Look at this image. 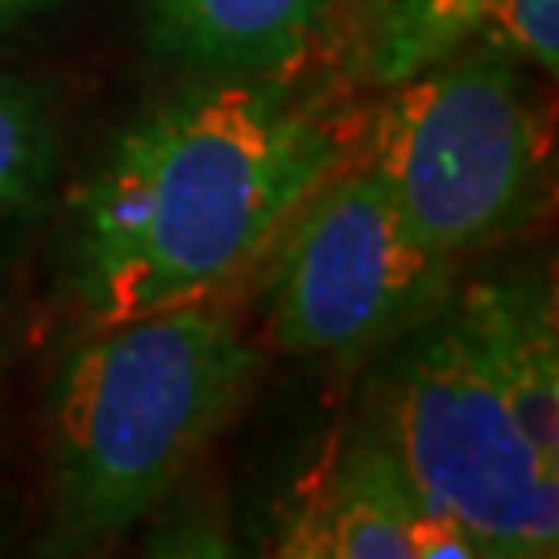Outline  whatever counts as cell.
Listing matches in <instances>:
<instances>
[{"instance_id": "obj_8", "label": "cell", "mask_w": 559, "mask_h": 559, "mask_svg": "<svg viewBox=\"0 0 559 559\" xmlns=\"http://www.w3.org/2000/svg\"><path fill=\"white\" fill-rule=\"evenodd\" d=\"M328 0H150L154 38L179 59L261 75L299 55Z\"/></svg>"}, {"instance_id": "obj_7", "label": "cell", "mask_w": 559, "mask_h": 559, "mask_svg": "<svg viewBox=\"0 0 559 559\" xmlns=\"http://www.w3.org/2000/svg\"><path fill=\"white\" fill-rule=\"evenodd\" d=\"M415 519L419 498L399 456L381 431H360L278 551L295 559H415Z\"/></svg>"}, {"instance_id": "obj_13", "label": "cell", "mask_w": 559, "mask_h": 559, "mask_svg": "<svg viewBox=\"0 0 559 559\" xmlns=\"http://www.w3.org/2000/svg\"><path fill=\"white\" fill-rule=\"evenodd\" d=\"M55 0H0V25H13V21H25L41 13V9H50Z\"/></svg>"}, {"instance_id": "obj_5", "label": "cell", "mask_w": 559, "mask_h": 559, "mask_svg": "<svg viewBox=\"0 0 559 559\" xmlns=\"http://www.w3.org/2000/svg\"><path fill=\"white\" fill-rule=\"evenodd\" d=\"M299 212L265 320L282 353L348 360L443 307L456 265L411 237L373 162L332 179Z\"/></svg>"}, {"instance_id": "obj_1", "label": "cell", "mask_w": 559, "mask_h": 559, "mask_svg": "<svg viewBox=\"0 0 559 559\" xmlns=\"http://www.w3.org/2000/svg\"><path fill=\"white\" fill-rule=\"evenodd\" d=\"M328 141L270 83L182 87L112 145L80 203L75 290L100 320L207 299L299 212Z\"/></svg>"}, {"instance_id": "obj_10", "label": "cell", "mask_w": 559, "mask_h": 559, "mask_svg": "<svg viewBox=\"0 0 559 559\" xmlns=\"http://www.w3.org/2000/svg\"><path fill=\"white\" fill-rule=\"evenodd\" d=\"M485 4L489 0H399L373 38V75L406 83L456 55L460 41L485 25Z\"/></svg>"}, {"instance_id": "obj_2", "label": "cell", "mask_w": 559, "mask_h": 559, "mask_svg": "<svg viewBox=\"0 0 559 559\" xmlns=\"http://www.w3.org/2000/svg\"><path fill=\"white\" fill-rule=\"evenodd\" d=\"M258 353L203 299L117 320L55 378V493L71 535H117L200 460Z\"/></svg>"}, {"instance_id": "obj_3", "label": "cell", "mask_w": 559, "mask_h": 559, "mask_svg": "<svg viewBox=\"0 0 559 559\" xmlns=\"http://www.w3.org/2000/svg\"><path fill=\"white\" fill-rule=\"evenodd\" d=\"M378 431L423 510L456 519L480 556H556L559 468L526 440L456 316L427 323L399 360Z\"/></svg>"}, {"instance_id": "obj_4", "label": "cell", "mask_w": 559, "mask_h": 559, "mask_svg": "<svg viewBox=\"0 0 559 559\" xmlns=\"http://www.w3.org/2000/svg\"><path fill=\"white\" fill-rule=\"evenodd\" d=\"M535 162L539 129L498 46L419 71L381 112L373 150L411 237L452 265L519 224Z\"/></svg>"}, {"instance_id": "obj_6", "label": "cell", "mask_w": 559, "mask_h": 559, "mask_svg": "<svg viewBox=\"0 0 559 559\" xmlns=\"http://www.w3.org/2000/svg\"><path fill=\"white\" fill-rule=\"evenodd\" d=\"M452 316L477 344L526 440L559 468V332L551 282L522 270L477 282Z\"/></svg>"}, {"instance_id": "obj_12", "label": "cell", "mask_w": 559, "mask_h": 559, "mask_svg": "<svg viewBox=\"0 0 559 559\" xmlns=\"http://www.w3.org/2000/svg\"><path fill=\"white\" fill-rule=\"evenodd\" d=\"M473 559L480 556L477 539L448 514H431L419 506V519H415V559Z\"/></svg>"}, {"instance_id": "obj_11", "label": "cell", "mask_w": 559, "mask_h": 559, "mask_svg": "<svg viewBox=\"0 0 559 559\" xmlns=\"http://www.w3.org/2000/svg\"><path fill=\"white\" fill-rule=\"evenodd\" d=\"M485 25L498 29L501 46L519 50L556 75L559 62V0H489Z\"/></svg>"}, {"instance_id": "obj_9", "label": "cell", "mask_w": 559, "mask_h": 559, "mask_svg": "<svg viewBox=\"0 0 559 559\" xmlns=\"http://www.w3.org/2000/svg\"><path fill=\"white\" fill-rule=\"evenodd\" d=\"M59 170V141L38 87L0 75V249L38 216Z\"/></svg>"}]
</instances>
